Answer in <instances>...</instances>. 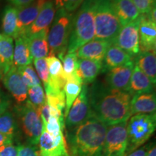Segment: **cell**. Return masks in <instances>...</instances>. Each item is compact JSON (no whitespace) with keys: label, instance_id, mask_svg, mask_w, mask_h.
Returning <instances> with one entry per match:
<instances>
[{"label":"cell","instance_id":"f35d334b","mask_svg":"<svg viewBox=\"0 0 156 156\" xmlns=\"http://www.w3.org/2000/svg\"><path fill=\"white\" fill-rule=\"evenodd\" d=\"M10 103L11 101L8 95L0 91V115L7 111Z\"/></svg>","mask_w":156,"mask_h":156},{"label":"cell","instance_id":"83f0119b","mask_svg":"<svg viewBox=\"0 0 156 156\" xmlns=\"http://www.w3.org/2000/svg\"><path fill=\"white\" fill-rule=\"evenodd\" d=\"M83 84L81 82L75 80H67L64 86V92L65 95V109L64 117L67 116L72 105L81 92Z\"/></svg>","mask_w":156,"mask_h":156},{"label":"cell","instance_id":"d4e9b609","mask_svg":"<svg viewBox=\"0 0 156 156\" xmlns=\"http://www.w3.org/2000/svg\"><path fill=\"white\" fill-rule=\"evenodd\" d=\"M15 39L13 52V64L17 68L30 65L33 62L28 46V38L26 36H18Z\"/></svg>","mask_w":156,"mask_h":156},{"label":"cell","instance_id":"5bb4252c","mask_svg":"<svg viewBox=\"0 0 156 156\" xmlns=\"http://www.w3.org/2000/svg\"><path fill=\"white\" fill-rule=\"evenodd\" d=\"M38 148L41 156L55 155L61 156L67 153L66 140L63 132L57 136H52L46 130L43 129L38 140Z\"/></svg>","mask_w":156,"mask_h":156},{"label":"cell","instance_id":"9c48e42d","mask_svg":"<svg viewBox=\"0 0 156 156\" xmlns=\"http://www.w3.org/2000/svg\"><path fill=\"white\" fill-rule=\"evenodd\" d=\"M140 17L133 22L122 26L112 44L122 48L134 58L140 53Z\"/></svg>","mask_w":156,"mask_h":156},{"label":"cell","instance_id":"cb8c5ba5","mask_svg":"<svg viewBox=\"0 0 156 156\" xmlns=\"http://www.w3.org/2000/svg\"><path fill=\"white\" fill-rule=\"evenodd\" d=\"M153 90L154 85L149 77L142 73L136 64H134L127 92L132 97L138 93H151L154 92Z\"/></svg>","mask_w":156,"mask_h":156},{"label":"cell","instance_id":"836d02e7","mask_svg":"<svg viewBox=\"0 0 156 156\" xmlns=\"http://www.w3.org/2000/svg\"><path fill=\"white\" fill-rule=\"evenodd\" d=\"M64 128V126L62 125L58 119L51 116L47 124L43 128V129L46 130L50 135L55 137V136H57L62 133V130Z\"/></svg>","mask_w":156,"mask_h":156},{"label":"cell","instance_id":"6da1fadb","mask_svg":"<svg viewBox=\"0 0 156 156\" xmlns=\"http://www.w3.org/2000/svg\"><path fill=\"white\" fill-rule=\"evenodd\" d=\"M88 98L91 112L107 126L128 121L132 116V95L126 91L111 88L103 82H94L88 87Z\"/></svg>","mask_w":156,"mask_h":156},{"label":"cell","instance_id":"ac0fdd59","mask_svg":"<svg viewBox=\"0 0 156 156\" xmlns=\"http://www.w3.org/2000/svg\"><path fill=\"white\" fill-rule=\"evenodd\" d=\"M56 14V7L53 0H46L40 12L36 17V20L30 25L26 37L34 35L45 29L49 28V26L53 23Z\"/></svg>","mask_w":156,"mask_h":156},{"label":"cell","instance_id":"ab89813d","mask_svg":"<svg viewBox=\"0 0 156 156\" xmlns=\"http://www.w3.org/2000/svg\"><path fill=\"white\" fill-rule=\"evenodd\" d=\"M153 145V143L147 144V145H143L141 147L138 148V149L135 150V151L132 152L129 155L126 156H145L147 155L148 151L151 150L152 146Z\"/></svg>","mask_w":156,"mask_h":156},{"label":"cell","instance_id":"7402d4cb","mask_svg":"<svg viewBox=\"0 0 156 156\" xmlns=\"http://www.w3.org/2000/svg\"><path fill=\"white\" fill-rule=\"evenodd\" d=\"M112 2L122 27L140 17L139 11L132 0H112Z\"/></svg>","mask_w":156,"mask_h":156},{"label":"cell","instance_id":"7c38bea8","mask_svg":"<svg viewBox=\"0 0 156 156\" xmlns=\"http://www.w3.org/2000/svg\"><path fill=\"white\" fill-rule=\"evenodd\" d=\"M46 0H34L28 5L17 8V37L25 36L30 25L36 20Z\"/></svg>","mask_w":156,"mask_h":156},{"label":"cell","instance_id":"3957f363","mask_svg":"<svg viewBox=\"0 0 156 156\" xmlns=\"http://www.w3.org/2000/svg\"><path fill=\"white\" fill-rule=\"evenodd\" d=\"M95 0H84L74 16L67 53H74L95 38Z\"/></svg>","mask_w":156,"mask_h":156},{"label":"cell","instance_id":"7bdbcfd3","mask_svg":"<svg viewBox=\"0 0 156 156\" xmlns=\"http://www.w3.org/2000/svg\"><path fill=\"white\" fill-rule=\"evenodd\" d=\"M155 12H156L155 7H154L153 8L147 13V14H146L150 20L152 21V22L154 23H156V16H155L156 13Z\"/></svg>","mask_w":156,"mask_h":156},{"label":"cell","instance_id":"8d00e7d4","mask_svg":"<svg viewBox=\"0 0 156 156\" xmlns=\"http://www.w3.org/2000/svg\"><path fill=\"white\" fill-rule=\"evenodd\" d=\"M17 146L13 145L12 143L7 144L0 147V156H17Z\"/></svg>","mask_w":156,"mask_h":156},{"label":"cell","instance_id":"44dd1931","mask_svg":"<svg viewBox=\"0 0 156 156\" xmlns=\"http://www.w3.org/2000/svg\"><path fill=\"white\" fill-rule=\"evenodd\" d=\"M134 63L147 75L154 85L156 83V54L155 51H140L134 58Z\"/></svg>","mask_w":156,"mask_h":156},{"label":"cell","instance_id":"52a82bcc","mask_svg":"<svg viewBox=\"0 0 156 156\" xmlns=\"http://www.w3.org/2000/svg\"><path fill=\"white\" fill-rule=\"evenodd\" d=\"M23 133L28 144L38 145V140L43 131V124L38 110L27 100L15 107Z\"/></svg>","mask_w":156,"mask_h":156},{"label":"cell","instance_id":"484cf974","mask_svg":"<svg viewBox=\"0 0 156 156\" xmlns=\"http://www.w3.org/2000/svg\"><path fill=\"white\" fill-rule=\"evenodd\" d=\"M13 52V38L3 35L2 38L0 39V67L2 69L3 75L14 65Z\"/></svg>","mask_w":156,"mask_h":156},{"label":"cell","instance_id":"d590c367","mask_svg":"<svg viewBox=\"0 0 156 156\" xmlns=\"http://www.w3.org/2000/svg\"><path fill=\"white\" fill-rule=\"evenodd\" d=\"M17 156H41L38 146L26 144L17 146Z\"/></svg>","mask_w":156,"mask_h":156},{"label":"cell","instance_id":"4dcf8cb0","mask_svg":"<svg viewBox=\"0 0 156 156\" xmlns=\"http://www.w3.org/2000/svg\"><path fill=\"white\" fill-rule=\"evenodd\" d=\"M28 101L38 112L39 108L46 102V95H45L44 88L41 85H35V86L29 87L28 90Z\"/></svg>","mask_w":156,"mask_h":156},{"label":"cell","instance_id":"ba28073f","mask_svg":"<svg viewBox=\"0 0 156 156\" xmlns=\"http://www.w3.org/2000/svg\"><path fill=\"white\" fill-rule=\"evenodd\" d=\"M127 121L108 126L101 156H125L127 148Z\"/></svg>","mask_w":156,"mask_h":156},{"label":"cell","instance_id":"681fc988","mask_svg":"<svg viewBox=\"0 0 156 156\" xmlns=\"http://www.w3.org/2000/svg\"><path fill=\"white\" fill-rule=\"evenodd\" d=\"M0 91H1V90H0Z\"/></svg>","mask_w":156,"mask_h":156},{"label":"cell","instance_id":"74e56055","mask_svg":"<svg viewBox=\"0 0 156 156\" xmlns=\"http://www.w3.org/2000/svg\"><path fill=\"white\" fill-rule=\"evenodd\" d=\"M39 114H40L42 124H43V128L46 126V124H47L48 119L50 118V112H49V107L47 102L44 103V104L39 108L38 110Z\"/></svg>","mask_w":156,"mask_h":156},{"label":"cell","instance_id":"60d3db41","mask_svg":"<svg viewBox=\"0 0 156 156\" xmlns=\"http://www.w3.org/2000/svg\"><path fill=\"white\" fill-rule=\"evenodd\" d=\"M7 1L11 4V5L18 8V7H21L28 5V4L34 2V0H7Z\"/></svg>","mask_w":156,"mask_h":156},{"label":"cell","instance_id":"4fadbf2b","mask_svg":"<svg viewBox=\"0 0 156 156\" xmlns=\"http://www.w3.org/2000/svg\"><path fill=\"white\" fill-rule=\"evenodd\" d=\"M134 66L132 62L110 69L106 73L103 83L112 89L127 92Z\"/></svg>","mask_w":156,"mask_h":156},{"label":"cell","instance_id":"1f68e13d","mask_svg":"<svg viewBox=\"0 0 156 156\" xmlns=\"http://www.w3.org/2000/svg\"><path fill=\"white\" fill-rule=\"evenodd\" d=\"M17 71L22 77L23 81L28 88L35 85H41L40 79L36 72L35 71L34 67L31 64L25 66V67L17 68Z\"/></svg>","mask_w":156,"mask_h":156},{"label":"cell","instance_id":"603a6c76","mask_svg":"<svg viewBox=\"0 0 156 156\" xmlns=\"http://www.w3.org/2000/svg\"><path fill=\"white\" fill-rule=\"evenodd\" d=\"M48 31L49 28L45 29L38 34L27 37L30 54L34 59L46 58L48 55Z\"/></svg>","mask_w":156,"mask_h":156},{"label":"cell","instance_id":"e0dca14e","mask_svg":"<svg viewBox=\"0 0 156 156\" xmlns=\"http://www.w3.org/2000/svg\"><path fill=\"white\" fill-rule=\"evenodd\" d=\"M134 58L122 48L112 44L109 46L102 62V73H107L113 68L132 63Z\"/></svg>","mask_w":156,"mask_h":156},{"label":"cell","instance_id":"b9f144b4","mask_svg":"<svg viewBox=\"0 0 156 156\" xmlns=\"http://www.w3.org/2000/svg\"><path fill=\"white\" fill-rule=\"evenodd\" d=\"M12 140L13 136L6 135V134L0 132V147L2 145H7V144L12 143Z\"/></svg>","mask_w":156,"mask_h":156},{"label":"cell","instance_id":"c3c4849f","mask_svg":"<svg viewBox=\"0 0 156 156\" xmlns=\"http://www.w3.org/2000/svg\"><path fill=\"white\" fill-rule=\"evenodd\" d=\"M46 156H58V155H46ZM62 156V155H61Z\"/></svg>","mask_w":156,"mask_h":156},{"label":"cell","instance_id":"7dc6e473","mask_svg":"<svg viewBox=\"0 0 156 156\" xmlns=\"http://www.w3.org/2000/svg\"><path fill=\"white\" fill-rule=\"evenodd\" d=\"M3 37V35L2 34H0V39H2V38Z\"/></svg>","mask_w":156,"mask_h":156},{"label":"cell","instance_id":"4316f807","mask_svg":"<svg viewBox=\"0 0 156 156\" xmlns=\"http://www.w3.org/2000/svg\"><path fill=\"white\" fill-rule=\"evenodd\" d=\"M17 8L9 5L4 9L2 16V30L5 36L17 38Z\"/></svg>","mask_w":156,"mask_h":156},{"label":"cell","instance_id":"2e32d148","mask_svg":"<svg viewBox=\"0 0 156 156\" xmlns=\"http://www.w3.org/2000/svg\"><path fill=\"white\" fill-rule=\"evenodd\" d=\"M111 45L112 43L108 41L94 38L81 46L75 54L78 58H85L102 62L107 49Z\"/></svg>","mask_w":156,"mask_h":156},{"label":"cell","instance_id":"9a60e30c","mask_svg":"<svg viewBox=\"0 0 156 156\" xmlns=\"http://www.w3.org/2000/svg\"><path fill=\"white\" fill-rule=\"evenodd\" d=\"M140 51H155L156 47V23L150 20L146 14L140 15Z\"/></svg>","mask_w":156,"mask_h":156},{"label":"cell","instance_id":"7a4b0ae2","mask_svg":"<svg viewBox=\"0 0 156 156\" xmlns=\"http://www.w3.org/2000/svg\"><path fill=\"white\" fill-rule=\"evenodd\" d=\"M108 126L93 113L83 123L67 130L70 156H101Z\"/></svg>","mask_w":156,"mask_h":156},{"label":"cell","instance_id":"ffe728a7","mask_svg":"<svg viewBox=\"0 0 156 156\" xmlns=\"http://www.w3.org/2000/svg\"><path fill=\"white\" fill-rule=\"evenodd\" d=\"M102 73V62L95 60L78 58L77 74L83 85L93 83Z\"/></svg>","mask_w":156,"mask_h":156},{"label":"cell","instance_id":"e575fe53","mask_svg":"<svg viewBox=\"0 0 156 156\" xmlns=\"http://www.w3.org/2000/svg\"><path fill=\"white\" fill-rule=\"evenodd\" d=\"M83 2L84 0H54V3L57 9L74 12L80 7Z\"/></svg>","mask_w":156,"mask_h":156},{"label":"cell","instance_id":"8992f818","mask_svg":"<svg viewBox=\"0 0 156 156\" xmlns=\"http://www.w3.org/2000/svg\"><path fill=\"white\" fill-rule=\"evenodd\" d=\"M155 127V114L132 115L126 125L127 148L125 156L143 145L153 135Z\"/></svg>","mask_w":156,"mask_h":156},{"label":"cell","instance_id":"f6af8a7d","mask_svg":"<svg viewBox=\"0 0 156 156\" xmlns=\"http://www.w3.org/2000/svg\"><path fill=\"white\" fill-rule=\"evenodd\" d=\"M2 77H3V71L2 69V68L0 67V80L2 79Z\"/></svg>","mask_w":156,"mask_h":156},{"label":"cell","instance_id":"bcb514c9","mask_svg":"<svg viewBox=\"0 0 156 156\" xmlns=\"http://www.w3.org/2000/svg\"><path fill=\"white\" fill-rule=\"evenodd\" d=\"M62 156H70V155H69V153H68V152H67V153H65L64 154H63V155H62Z\"/></svg>","mask_w":156,"mask_h":156},{"label":"cell","instance_id":"f546056e","mask_svg":"<svg viewBox=\"0 0 156 156\" xmlns=\"http://www.w3.org/2000/svg\"><path fill=\"white\" fill-rule=\"evenodd\" d=\"M18 129V124L12 113L6 111L0 115V132L6 135L14 136Z\"/></svg>","mask_w":156,"mask_h":156},{"label":"cell","instance_id":"ee69618b","mask_svg":"<svg viewBox=\"0 0 156 156\" xmlns=\"http://www.w3.org/2000/svg\"><path fill=\"white\" fill-rule=\"evenodd\" d=\"M145 156H156V148H155V145H154L152 146V147L151 148L147 155Z\"/></svg>","mask_w":156,"mask_h":156},{"label":"cell","instance_id":"f1b7e54d","mask_svg":"<svg viewBox=\"0 0 156 156\" xmlns=\"http://www.w3.org/2000/svg\"><path fill=\"white\" fill-rule=\"evenodd\" d=\"M77 59L78 58L75 52L67 53L62 59L63 63L62 67L67 80H75L83 83L77 74Z\"/></svg>","mask_w":156,"mask_h":156},{"label":"cell","instance_id":"d6986e66","mask_svg":"<svg viewBox=\"0 0 156 156\" xmlns=\"http://www.w3.org/2000/svg\"><path fill=\"white\" fill-rule=\"evenodd\" d=\"M131 115L153 114L156 111L155 92L138 93L132 97L130 103Z\"/></svg>","mask_w":156,"mask_h":156},{"label":"cell","instance_id":"8fae6325","mask_svg":"<svg viewBox=\"0 0 156 156\" xmlns=\"http://www.w3.org/2000/svg\"><path fill=\"white\" fill-rule=\"evenodd\" d=\"M2 80L5 87L17 104L21 105L27 101L28 87L23 81L16 67L13 65L7 73L4 74Z\"/></svg>","mask_w":156,"mask_h":156},{"label":"cell","instance_id":"277c9868","mask_svg":"<svg viewBox=\"0 0 156 156\" xmlns=\"http://www.w3.org/2000/svg\"><path fill=\"white\" fill-rule=\"evenodd\" d=\"M74 16V12L57 9L48 34V56H57L62 60L67 54Z\"/></svg>","mask_w":156,"mask_h":156},{"label":"cell","instance_id":"5b68a950","mask_svg":"<svg viewBox=\"0 0 156 156\" xmlns=\"http://www.w3.org/2000/svg\"><path fill=\"white\" fill-rule=\"evenodd\" d=\"M95 39L112 42L122 28L112 0H95Z\"/></svg>","mask_w":156,"mask_h":156},{"label":"cell","instance_id":"30bf717a","mask_svg":"<svg viewBox=\"0 0 156 156\" xmlns=\"http://www.w3.org/2000/svg\"><path fill=\"white\" fill-rule=\"evenodd\" d=\"M91 109L88 98V87L83 85L81 92L72 105L65 117L64 125L67 130L71 129L83 123L91 114Z\"/></svg>","mask_w":156,"mask_h":156},{"label":"cell","instance_id":"d6a6232c","mask_svg":"<svg viewBox=\"0 0 156 156\" xmlns=\"http://www.w3.org/2000/svg\"><path fill=\"white\" fill-rule=\"evenodd\" d=\"M34 64L36 73H38L39 79L44 83V87H46L48 85L50 77L46 59L45 58H36L34 60Z\"/></svg>","mask_w":156,"mask_h":156}]
</instances>
